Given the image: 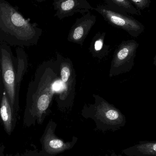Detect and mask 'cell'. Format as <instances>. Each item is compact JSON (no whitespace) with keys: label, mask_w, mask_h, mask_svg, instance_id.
Masks as SVG:
<instances>
[{"label":"cell","mask_w":156,"mask_h":156,"mask_svg":"<svg viewBox=\"0 0 156 156\" xmlns=\"http://www.w3.org/2000/svg\"><path fill=\"white\" fill-rule=\"evenodd\" d=\"M138 47L139 44L134 39L123 41L117 46L111 62L110 78L130 72L133 69Z\"/></svg>","instance_id":"6"},{"label":"cell","mask_w":156,"mask_h":156,"mask_svg":"<svg viewBox=\"0 0 156 156\" xmlns=\"http://www.w3.org/2000/svg\"><path fill=\"white\" fill-rule=\"evenodd\" d=\"M122 152L128 156H156V141H140Z\"/></svg>","instance_id":"12"},{"label":"cell","mask_w":156,"mask_h":156,"mask_svg":"<svg viewBox=\"0 0 156 156\" xmlns=\"http://www.w3.org/2000/svg\"><path fill=\"white\" fill-rule=\"evenodd\" d=\"M36 1L39 2H44V1H45V0H36Z\"/></svg>","instance_id":"17"},{"label":"cell","mask_w":156,"mask_h":156,"mask_svg":"<svg viewBox=\"0 0 156 156\" xmlns=\"http://www.w3.org/2000/svg\"><path fill=\"white\" fill-rule=\"evenodd\" d=\"M105 36V32H98L93 38L89 50L94 57L101 59L109 54V47L104 44Z\"/></svg>","instance_id":"13"},{"label":"cell","mask_w":156,"mask_h":156,"mask_svg":"<svg viewBox=\"0 0 156 156\" xmlns=\"http://www.w3.org/2000/svg\"><path fill=\"white\" fill-rule=\"evenodd\" d=\"M109 7L128 14L141 16V11L137 9L129 0H103Z\"/></svg>","instance_id":"14"},{"label":"cell","mask_w":156,"mask_h":156,"mask_svg":"<svg viewBox=\"0 0 156 156\" xmlns=\"http://www.w3.org/2000/svg\"><path fill=\"white\" fill-rule=\"evenodd\" d=\"M93 96L94 103L84 105L82 110V115L93 118L96 122L114 129L124 126L126 119L119 109L101 96L94 94Z\"/></svg>","instance_id":"3"},{"label":"cell","mask_w":156,"mask_h":156,"mask_svg":"<svg viewBox=\"0 0 156 156\" xmlns=\"http://www.w3.org/2000/svg\"><path fill=\"white\" fill-rule=\"evenodd\" d=\"M55 123L51 122L47 127L43 139V145L47 153L52 154H59L71 147V144L66 143L58 138L54 133Z\"/></svg>","instance_id":"10"},{"label":"cell","mask_w":156,"mask_h":156,"mask_svg":"<svg viewBox=\"0 0 156 156\" xmlns=\"http://www.w3.org/2000/svg\"><path fill=\"white\" fill-rule=\"evenodd\" d=\"M153 65L156 67V54L154 58V62H153Z\"/></svg>","instance_id":"16"},{"label":"cell","mask_w":156,"mask_h":156,"mask_svg":"<svg viewBox=\"0 0 156 156\" xmlns=\"http://www.w3.org/2000/svg\"><path fill=\"white\" fill-rule=\"evenodd\" d=\"M60 76L58 57L55 61L44 62L37 69L34 78L30 82L27 94L24 120L43 123L49 114L55 94L53 85Z\"/></svg>","instance_id":"1"},{"label":"cell","mask_w":156,"mask_h":156,"mask_svg":"<svg viewBox=\"0 0 156 156\" xmlns=\"http://www.w3.org/2000/svg\"><path fill=\"white\" fill-rule=\"evenodd\" d=\"M42 29L31 23L18 8L5 0H0V43L20 47L36 45Z\"/></svg>","instance_id":"2"},{"label":"cell","mask_w":156,"mask_h":156,"mask_svg":"<svg viewBox=\"0 0 156 156\" xmlns=\"http://www.w3.org/2000/svg\"><path fill=\"white\" fill-rule=\"evenodd\" d=\"M16 112L4 90L0 102V117L6 133L11 134L16 122Z\"/></svg>","instance_id":"11"},{"label":"cell","mask_w":156,"mask_h":156,"mask_svg":"<svg viewBox=\"0 0 156 156\" xmlns=\"http://www.w3.org/2000/svg\"><path fill=\"white\" fill-rule=\"evenodd\" d=\"M53 6L55 16L59 19L69 17L75 14L85 13L94 10L86 0H55Z\"/></svg>","instance_id":"8"},{"label":"cell","mask_w":156,"mask_h":156,"mask_svg":"<svg viewBox=\"0 0 156 156\" xmlns=\"http://www.w3.org/2000/svg\"><path fill=\"white\" fill-rule=\"evenodd\" d=\"M14 58L10 47L0 44V61L4 90L16 112L19 111V91L20 84L16 72Z\"/></svg>","instance_id":"4"},{"label":"cell","mask_w":156,"mask_h":156,"mask_svg":"<svg viewBox=\"0 0 156 156\" xmlns=\"http://www.w3.org/2000/svg\"><path fill=\"white\" fill-rule=\"evenodd\" d=\"M139 11H144L150 7L151 0H129Z\"/></svg>","instance_id":"15"},{"label":"cell","mask_w":156,"mask_h":156,"mask_svg":"<svg viewBox=\"0 0 156 156\" xmlns=\"http://www.w3.org/2000/svg\"><path fill=\"white\" fill-rule=\"evenodd\" d=\"M94 10L109 24L124 30L133 37L136 38L144 31V24L127 13L113 9L106 4L99 5Z\"/></svg>","instance_id":"5"},{"label":"cell","mask_w":156,"mask_h":156,"mask_svg":"<svg viewBox=\"0 0 156 156\" xmlns=\"http://www.w3.org/2000/svg\"></svg>","instance_id":"18"},{"label":"cell","mask_w":156,"mask_h":156,"mask_svg":"<svg viewBox=\"0 0 156 156\" xmlns=\"http://www.w3.org/2000/svg\"><path fill=\"white\" fill-rule=\"evenodd\" d=\"M59 60L60 77L64 84V92L57 102L58 108L61 110L72 107L74 103L76 85V71L72 61L58 54Z\"/></svg>","instance_id":"7"},{"label":"cell","mask_w":156,"mask_h":156,"mask_svg":"<svg viewBox=\"0 0 156 156\" xmlns=\"http://www.w3.org/2000/svg\"><path fill=\"white\" fill-rule=\"evenodd\" d=\"M97 17L88 12L78 18L70 29L68 36V41L83 45L85 38L96 22Z\"/></svg>","instance_id":"9"}]
</instances>
